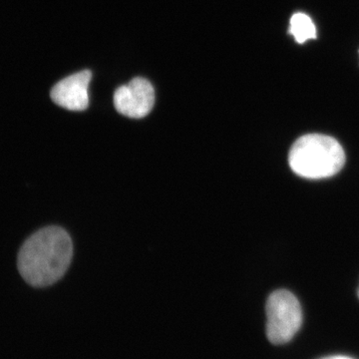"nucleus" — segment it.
Listing matches in <instances>:
<instances>
[{
    "instance_id": "2",
    "label": "nucleus",
    "mask_w": 359,
    "mask_h": 359,
    "mask_svg": "<svg viewBox=\"0 0 359 359\" xmlns=\"http://www.w3.org/2000/svg\"><path fill=\"white\" fill-rule=\"evenodd\" d=\"M290 166L302 178L318 180L339 173L346 163V153L332 137L321 134L304 135L290 151Z\"/></svg>"
},
{
    "instance_id": "6",
    "label": "nucleus",
    "mask_w": 359,
    "mask_h": 359,
    "mask_svg": "<svg viewBox=\"0 0 359 359\" xmlns=\"http://www.w3.org/2000/svg\"><path fill=\"white\" fill-rule=\"evenodd\" d=\"M290 34L294 35L299 43L316 37V29L313 20L304 13H295L290 20Z\"/></svg>"
},
{
    "instance_id": "7",
    "label": "nucleus",
    "mask_w": 359,
    "mask_h": 359,
    "mask_svg": "<svg viewBox=\"0 0 359 359\" xmlns=\"http://www.w3.org/2000/svg\"><path fill=\"white\" fill-rule=\"evenodd\" d=\"M325 359H353V358H346V356H332V358H325Z\"/></svg>"
},
{
    "instance_id": "3",
    "label": "nucleus",
    "mask_w": 359,
    "mask_h": 359,
    "mask_svg": "<svg viewBox=\"0 0 359 359\" xmlns=\"http://www.w3.org/2000/svg\"><path fill=\"white\" fill-rule=\"evenodd\" d=\"M266 335L271 344L290 341L302 323L299 299L289 290H280L269 295L266 302Z\"/></svg>"
},
{
    "instance_id": "5",
    "label": "nucleus",
    "mask_w": 359,
    "mask_h": 359,
    "mask_svg": "<svg viewBox=\"0 0 359 359\" xmlns=\"http://www.w3.org/2000/svg\"><path fill=\"white\" fill-rule=\"evenodd\" d=\"M91 71L75 73L58 82L51 90V99L60 107L70 111L86 110L89 106V84Z\"/></svg>"
},
{
    "instance_id": "1",
    "label": "nucleus",
    "mask_w": 359,
    "mask_h": 359,
    "mask_svg": "<svg viewBox=\"0 0 359 359\" xmlns=\"http://www.w3.org/2000/svg\"><path fill=\"white\" fill-rule=\"evenodd\" d=\"M72 255V241L67 231L58 226H47L33 233L21 247L18 269L30 285L47 287L65 276Z\"/></svg>"
},
{
    "instance_id": "4",
    "label": "nucleus",
    "mask_w": 359,
    "mask_h": 359,
    "mask_svg": "<svg viewBox=\"0 0 359 359\" xmlns=\"http://www.w3.org/2000/svg\"><path fill=\"white\" fill-rule=\"evenodd\" d=\"M155 104V90L145 78L137 77L115 91L114 106L118 113L133 119L146 117Z\"/></svg>"
}]
</instances>
